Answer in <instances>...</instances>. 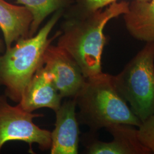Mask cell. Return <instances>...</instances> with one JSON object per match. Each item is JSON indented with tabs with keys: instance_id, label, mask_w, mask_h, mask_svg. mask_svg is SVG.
<instances>
[{
	"instance_id": "1",
	"label": "cell",
	"mask_w": 154,
	"mask_h": 154,
	"mask_svg": "<svg viewBox=\"0 0 154 154\" xmlns=\"http://www.w3.org/2000/svg\"><path fill=\"white\" fill-rule=\"evenodd\" d=\"M128 4L116 1L105 10L81 13L63 22L57 45L77 62L86 79L103 72L102 55L107 42L105 26L111 20L125 14Z\"/></svg>"
},
{
	"instance_id": "3",
	"label": "cell",
	"mask_w": 154,
	"mask_h": 154,
	"mask_svg": "<svg viewBox=\"0 0 154 154\" xmlns=\"http://www.w3.org/2000/svg\"><path fill=\"white\" fill-rule=\"evenodd\" d=\"M75 99L79 123L88 126L91 132L116 124L138 127L142 123L119 93L113 75L109 74L102 72L86 79Z\"/></svg>"
},
{
	"instance_id": "6",
	"label": "cell",
	"mask_w": 154,
	"mask_h": 154,
	"mask_svg": "<svg viewBox=\"0 0 154 154\" xmlns=\"http://www.w3.org/2000/svg\"><path fill=\"white\" fill-rule=\"evenodd\" d=\"M42 63L61 97L75 98L86 78L72 57L58 45L51 44L45 51Z\"/></svg>"
},
{
	"instance_id": "2",
	"label": "cell",
	"mask_w": 154,
	"mask_h": 154,
	"mask_svg": "<svg viewBox=\"0 0 154 154\" xmlns=\"http://www.w3.org/2000/svg\"><path fill=\"white\" fill-rule=\"evenodd\" d=\"M63 9L53 15L34 36L21 39L0 57V85L5 87V95L19 103L24 90L42 63L45 51L58 38L61 31L49 38V34L60 20Z\"/></svg>"
},
{
	"instance_id": "4",
	"label": "cell",
	"mask_w": 154,
	"mask_h": 154,
	"mask_svg": "<svg viewBox=\"0 0 154 154\" xmlns=\"http://www.w3.org/2000/svg\"><path fill=\"white\" fill-rule=\"evenodd\" d=\"M116 88L143 122L154 113V40L146 42L123 70L113 75Z\"/></svg>"
},
{
	"instance_id": "5",
	"label": "cell",
	"mask_w": 154,
	"mask_h": 154,
	"mask_svg": "<svg viewBox=\"0 0 154 154\" xmlns=\"http://www.w3.org/2000/svg\"><path fill=\"white\" fill-rule=\"evenodd\" d=\"M5 95H0V151L9 141H22L28 143L32 152L34 143L42 151L50 149L51 132L37 126L33 122L43 114L27 112L19 106H13L7 101Z\"/></svg>"
},
{
	"instance_id": "14",
	"label": "cell",
	"mask_w": 154,
	"mask_h": 154,
	"mask_svg": "<svg viewBox=\"0 0 154 154\" xmlns=\"http://www.w3.org/2000/svg\"><path fill=\"white\" fill-rule=\"evenodd\" d=\"M138 137L141 143L154 154V113L138 127Z\"/></svg>"
},
{
	"instance_id": "16",
	"label": "cell",
	"mask_w": 154,
	"mask_h": 154,
	"mask_svg": "<svg viewBox=\"0 0 154 154\" xmlns=\"http://www.w3.org/2000/svg\"><path fill=\"white\" fill-rule=\"evenodd\" d=\"M6 50V46L5 42L3 40L0 38V57L3 54Z\"/></svg>"
},
{
	"instance_id": "9",
	"label": "cell",
	"mask_w": 154,
	"mask_h": 154,
	"mask_svg": "<svg viewBox=\"0 0 154 154\" xmlns=\"http://www.w3.org/2000/svg\"><path fill=\"white\" fill-rule=\"evenodd\" d=\"M33 15L25 6L17 5L0 0V29L6 49L18 40L29 37Z\"/></svg>"
},
{
	"instance_id": "8",
	"label": "cell",
	"mask_w": 154,
	"mask_h": 154,
	"mask_svg": "<svg viewBox=\"0 0 154 154\" xmlns=\"http://www.w3.org/2000/svg\"><path fill=\"white\" fill-rule=\"evenodd\" d=\"M62 97L43 65L38 69L24 90L18 103L23 110L33 112L41 108L58 110Z\"/></svg>"
},
{
	"instance_id": "7",
	"label": "cell",
	"mask_w": 154,
	"mask_h": 154,
	"mask_svg": "<svg viewBox=\"0 0 154 154\" xmlns=\"http://www.w3.org/2000/svg\"><path fill=\"white\" fill-rule=\"evenodd\" d=\"M75 98L61 104L55 111V128L51 132V154H77L79 142V122Z\"/></svg>"
},
{
	"instance_id": "13",
	"label": "cell",
	"mask_w": 154,
	"mask_h": 154,
	"mask_svg": "<svg viewBox=\"0 0 154 154\" xmlns=\"http://www.w3.org/2000/svg\"><path fill=\"white\" fill-rule=\"evenodd\" d=\"M86 153L90 154H128L127 151L113 139L109 142L93 139L86 146Z\"/></svg>"
},
{
	"instance_id": "12",
	"label": "cell",
	"mask_w": 154,
	"mask_h": 154,
	"mask_svg": "<svg viewBox=\"0 0 154 154\" xmlns=\"http://www.w3.org/2000/svg\"><path fill=\"white\" fill-rule=\"evenodd\" d=\"M126 124H116L106 128L128 154H151V151L141 143L138 137V130Z\"/></svg>"
},
{
	"instance_id": "15",
	"label": "cell",
	"mask_w": 154,
	"mask_h": 154,
	"mask_svg": "<svg viewBox=\"0 0 154 154\" xmlns=\"http://www.w3.org/2000/svg\"><path fill=\"white\" fill-rule=\"evenodd\" d=\"M118 0H79L78 6L81 13H90L103 9ZM140 2H149L151 0H137Z\"/></svg>"
},
{
	"instance_id": "10",
	"label": "cell",
	"mask_w": 154,
	"mask_h": 154,
	"mask_svg": "<svg viewBox=\"0 0 154 154\" xmlns=\"http://www.w3.org/2000/svg\"><path fill=\"white\" fill-rule=\"evenodd\" d=\"M123 17L127 30L134 38L145 42L154 40V0L129 2Z\"/></svg>"
},
{
	"instance_id": "11",
	"label": "cell",
	"mask_w": 154,
	"mask_h": 154,
	"mask_svg": "<svg viewBox=\"0 0 154 154\" xmlns=\"http://www.w3.org/2000/svg\"><path fill=\"white\" fill-rule=\"evenodd\" d=\"M72 0H16L17 3L25 6L33 15L29 37H33L45 20L59 10L71 4Z\"/></svg>"
}]
</instances>
